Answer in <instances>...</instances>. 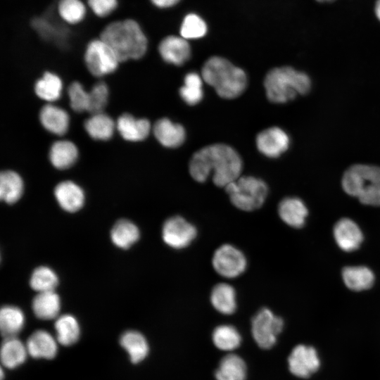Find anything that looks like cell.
<instances>
[{
	"instance_id": "obj_40",
	"label": "cell",
	"mask_w": 380,
	"mask_h": 380,
	"mask_svg": "<svg viewBox=\"0 0 380 380\" xmlns=\"http://www.w3.org/2000/svg\"><path fill=\"white\" fill-rule=\"evenodd\" d=\"M89 93L88 113L91 114L102 113L107 106L109 97V89L103 81L94 84Z\"/></svg>"
},
{
	"instance_id": "obj_31",
	"label": "cell",
	"mask_w": 380,
	"mask_h": 380,
	"mask_svg": "<svg viewBox=\"0 0 380 380\" xmlns=\"http://www.w3.org/2000/svg\"><path fill=\"white\" fill-rule=\"evenodd\" d=\"M25 324V316L18 307L6 305L0 312V329L4 338L16 336Z\"/></svg>"
},
{
	"instance_id": "obj_33",
	"label": "cell",
	"mask_w": 380,
	"mask_h": 380,
	"mask_svg": "<svg viewBox=\"0 0 380 380\" xmlns=\"http://www.w3.org/2000/svg\"><path fill=\"white\" fill-rule=\"evenodd\" d=\"M57 341L63 346H70L77 341L80 329L77 320L71 315L58 317L55 322Z\"/></svg>"
},
{
	"instance_id": "obj_29",
	"label": "cell",
	"mask_w": 380,
	"mask_h": 380,
	"mask_svg": "<svg viewBox=\"0 0 380 380\" xmlns=\"http://www.w3.org/2000/svg\"><path fill=\"white\" fill-rule=\"evenodd\" d=\"M121 346L127 352L133 363L144 360L149 350L145 337L137 331H127L120 337Z\"/></svg>"
},
{
	"instance_id": "obj_14",
	"label": "cell",
	"mask_w": 380,
	"mask_h": 380,
	"mask_svg": "<svg viewBox=\"0 0 380 380\" xmlns=\"http://www.w3.org/2000/svg\"><path fill=\"white\" fill-rule=\"evenodd\" d=\"M116 129L125 140L137 142L147 138L151 125L146 118H137L129 113H123L117 119Z\"/></svg>"
},
{
	"instance_id": "obj_15",
	"label": "cell",
	"mask_w": 380,
	"mask_h": 380,
	"mask_svg": "<svg viewBox=\"0 0 380 380\" xmlns=\"http://www.w3.org/2000/svg\"><path fill=\"white\" fill-rule=\"evenodd\" d=\"M39 119L42 127L55 135L63 136L68 130V113L65 109L53 103H46L42 107Z\"/></svg>"
},
{
	"instance_id": "obj_12",
	"label": "cell",
	"mask_w": 380,
	"mask_h": 380,
	"mask_svg": "<svg viewBox=\"0 0 380 380\" xmlns=\"http://www.w3.org/2000/svg\"><path fill=\"white\" fill-rule=\"evenodd\" d=\"M289 144L286 133L277 127L260 132L256 137V146L260 152L269 158H277L285 152Z\"/></svg>"
},
{
	"instance_id": "obj_25",
	"label": "cell",
	"mask_w": 380,
	"mask_h": 380,
	"mask_svg": "<svg viewBox=\"0 0 380 380\" xmlns=\"http://www.w3.org/2000/svg\"><path fill=\"white\" fill-rule=\"evenodd\" d=\"M27 354L26 345L16 336L4 338L1 348V361L5 367L13 369L22 365Z\"/></svg>"
},
{
	"instance_id": "obj_1",
	"label": "cell",
	"mask_w": 380,
	"mask_h": 380,
	"mask_svg": "<svg viewBox=\"0 0 380 380\" xmlns=\"http://www.w3.org/2000/svg\"><path fill=\"white\" fill-rule=\"evenodd\" d=\"M242 160L231 146L215 144L205 146L192 156L189 170L198 182H204L212 175L219 187H226L241 177Z\"/></svg>"
},
{
	"instance_id": "obj_38",
	"label": "cell",
	"mask_w": 380,
	"mask_h": 380,
	"mask_svg": "<svg viewBox=\"0 0 380 380\" xmlns=\"http://www.w3.org/2000/svg\"><path fill=\"white\" fill-rule=\"evenodd\" d=\"M207 30V25L202 18L196 13H189L183 19L180 34L185 39H195L203 37Z\"/></svg>"
},
{
	"instance_id": "obj_44",
	"label": "cell",
	"mask_w": 380,
	"mask_h": 380,
	"mask_svg": "<svg viewBox=\"0 0 380 380\" xmlns=\"http://www.w3.org/2000/svg\"><path fill=\"white\" fill-rule=\"evenodd\" d=\"M316 1L323 3V2H331V1H333L334 0H316Z\"/></svg>"
},
{
	"instance_id": "obj_9",
	"label": "cell",
	"mask_w": 380,
	"mask_h": 380,
	"mask_svg": "<svg viewBox=\"0 0 380 380\" xmlns=\"http://www.w3.org/2000/svg\"><path fill=\"white\" fill-rule=\"evenodd\" d=\"M211 262L216 273L225 279L239 277L246 271L248 265L244 253L230 243L220 246L215 251Z\"/></svg>"
},
{
	"instance_id": "obj_23",
	"label": "cell",
	"mask_w": 380,
	"mask_h": 380,
	"mask_svg": "<svg viewBox=\"0 0 380 380\" xmlns=\"http://www.w3.org/2000/svg\"><path fill=\"white\" fill-rule=\"evenodd\" d=\"M84 127L91 139L97 141H108L112 138L116 129V122L110 116L102 112L91 114L85 120Z\"/></svg>"
},
{
	"instance_id": "obj_42",
	"label": "cell",
	"mask_w": 380,
	"mask_h": 380,
	"mask_svg": "<svg viewBox=\"0 0 380 380\" xmlns=\"http://www.w3.org/2000/svg\"><path fill=\"white\" fill-rule=\"evenodd\" d=\"M180 0H150L156 7L160 8H170L177 4Z\"/></svg>"
},
{
	"instance_id": "obj_5",
	"label": "cell",
	"mask_w": 380,
	"mask_h": 380,
	"mask_svg": "<svg viewBox=\"0 0 380 380\" xmlns=\"http://www.w3.org/2000/svg\"><path fill=\"white\" fill-rule=\"evenodd\" d=\"M343 190L365 205H380V167L355 165L342 178Z\"/></svg>"
},
{
	"instance_id": "obj_10",
	"label": "cell",
	"mask_w": 380,
	"mask_h": 380,
	"mask_svg": "<svg viewBox=\"0 0 380 380\" xmlns=\"http://www.w3.org/2000/svg\"><path fill=\"white\" fill-rule=\"evenodd\" d=\"M196 226L180 215L167 218L162 227L164 243L175 250L184 249L190 246L197 236Z\"/></svg>"
},
{
	"instance_id": "obj_24",
	"label": "cell",
	"mask_w": 380,
	"mask_h": 380,
	"mask_svg": "<svg viewBox=\"0 0 380 380\" xmlns=\"http://www.w3.org/2000/svg\"><path fill=\"white\" fill-rule=\"evenodd\" d=\"M35 94L47 103L58 100L63 91V82L54 72H45L34 86Z\"/></svg>"
},
{
	"instance_id": "obj_34",
	"label": "cell",
	"mask_w": 380,
	"mask_h": 380,
	"mask_svg": "<svg viewBox=\"0 0 380 380\" xmlns=\"http://www.w3.org/2000/svg\"><path fill=\"white\" fill-rule=\"evenodd\" d=\"M139 238V230L132 222L121 220L117 222L110 232L113 243L119 248H127Z\"/></svg>"
},
{
	"instance_id": "obj_18",
	"label": "cell",
	"mask_w": 380,
	"mask_h": 380,
	"mask_svg": "<svg viewBox=\"0 0 380 380\" xmlns=\"http://www.w3.org/2000/svg\"><path fill=\"white\" fill-rule=\"evenodd\" d=\"M54 195L60 206L68 212H75L84 204V194L82 189L72 181L58 184L54 189Z\"/></svg>"
},
{
	"instance_id": "obj_36",
	"label": "cell",
	"mask_w": 380,
	"mask_h": 380,
	"mask_svg": "<svg viewBox=\"0 0 380 380\" xmlns=\"http://www.w3.org/2000/svg\"><path fill=\"white\" fill-rule=\"evenodd\" d=\"M202 79L196 72H189L185 75L184 85L179 89V94L187 104L196 105L202 100Z\"/></svg>"
},
{
	"instance_id": "obj_8",
	"label": "cell",
	"mask_w": 380,
	"mask_h": 380,
	"mask_svg": "<svg viewBox=\"0 0 380 380\" xmlns=\"http://www.w3.org/2000/svg\"><path fill=\"white\" fill-rule=\"evenodd\" d=\"M283 319L267 308L260 309L252 318L251 332L258 346L263 349L273 347L284 327Z\"/></svg>"
},
{
	"instance_id": "obj_17",
	"label": "cell",
	"mask_w": 380,
	"mask_h": 380,
	"mask_svg": "<svg viewBox=\"0 0 380 380\" xmlns=\"http://www.w3.org/2000/svg\"><path fill=\"white\" fill-rule=\"evenodd\" d=\"M153 132L159 143L167 148L179 146L186 137L184 127L178 123L172 122L168 118L157 120L153 125Z\"/></svg>"
},
{
	"instance_id": "obj_13",
	"label": "cell",
	"mask_w": 380,
	"mask_h": 380,
	"mask_svg": "<svg viewBox=\"0 0 380 380\" xmlns=\"http://www.w3.org/2000/svg\"><path fill=\"white\" fill-rule=\"evenodd\" d=\"M158 51L165 62L176 65H183L191 56V47L187 40L175 35L163 39L158 45Z\"/></svg>"
},
{
	"instance_id": "obj_43",
	"label": "cell",
	"mask_w": 380,
	"mask_h": 380,
	"mask_svg": "<svg viewBox=\"0 0 380 380\" xmlns=\"http://www.w3.org/2000/svg\"><path fill=\"white\" fill-rule=\"evenodd\" d=\"M374 13L377 19L380 21V0H376L375 3Z\"/></svg>"
},
{
	"instance_id": "obj_41",
	"label": "cell",
	"mask_w": 380,
	"mask_h": 380,
	"mask_svg": "<svg viewBox=\"0 0 380 380\" xmlns=\"http://www.w3.org/2000/svg\"><path fill=\"white\" fill-rule=\"evenodd\" d=\"M88 9L99 18H106L113 14L119 5L118 0H86Z\"/></svg>"
},
{
	"instance_id": "obj_39",
	"label": "cell",
	"mask_w": 380,
	"mask_h": 380,
	"mask_svg": "<svg viewBox=\"0 0 380 380\" xmlns=\"http://www.w3.org/2000/svg\"><path fill=\"white\" fill-rule=\"evenodd\" d=\"M68 95L72 110L76 113L88 112L89 93L80 82L75 81L69 85Z\"/></svg>"
},
{
	"instance_id": "obj_32",
	"label": "cell",
	"mask_w": 380,
	"mask_h": 380,
	"mask_svg": "<svg viewBox=\"0 0 380 380\" xmlns=\"http://www.w3.org/2000/svg\"><path fill=\"white\" fill-rule=\"evenodd\" d=\"M23 192L21 177L12 170L3 171L0 175V197L6 203L16 202Z\"/></svg>"
},
{
	"instance_id": "obj_26",
	"label": "cell",
	"mask_w": 380,
	"mask_h": 380,
	"mask_svg": "<svg viewBox=\"0 0 380 380\" xmlns=\"http://www.w3.org/2000/svg\"><path fill=\"white\" fill-rule=\"evenodd\" d=\"M32 310L34 315L42 319H51L58 315L61 301L58 295L54 291L38 293L34 298Z\"/></svg>"
},
{
	"instance_id": "obj_27",
	"label": "cell",
	"mask_w": 380,
	"mask_h": 380,
	"mask_svg": "<svg viewBox=\"0 0 380 380\" xmlns=\"http://www.w3.org/2000/svg\"><path fill=\"white\" fill-rule=\"evenodd\" d=\"M342 277L346 286L356 291L371 288L374 281L372 271L365 266L346 267L343 269Z\"/></svg>"
},
{
	"instance_id": "obj_4",
	"label": "cell",
	"mask_w": 380,
	"mask_h": 380,
	"mask_svg": "<svg viewBox=\"0 0 380 380\" xmlns=\"http://www.w3.org/2000/svg\"><path fill=\"white\" fill-rule=\"evenodd\" d=\"M264 86L270 101L282 103L307 94L311 82L305 73L284 66L270 70L265 76Z\"/></svg>"
},
{
	"instance_id": "obj_19",
	"label": "cell",
	"mask_w": 380,
	"mask_h": 380,
	"mask_svg": "<svg viewBox=\"0 0 380 380\" xmlns=\"http://www.w3.org/2000/svg\"><path fill=\"white\" fill-rule=\"evenodd\" d=\"M308 209L303 201L296 197H286L278 205V214L281 220L287 225L300 228L308 216Z\"/></svg>"
},
{
	"instance_id": "obj_21",
	"label": "cell",
	"mask_w": 380,
	"mask_h": 380,
	"mask_svg": "<svg viewBox=\"0 0 380 380\" xmlns=\"http://www.w3.org/2000/svg\"><path fill=\"white\" fill-rule=\"evenodd\" d=\"M79 151L77 146L71 141L61 139L51 146L49 158L51 165L58 170H66L77 160Z\"/></svg>"
},
{
	"instance_id": "obj_11",
	"label": "cell",
	"mask_w": 380,
	"mask_h": 380,
	"mask_svg": "<svg viewBox=\"0 0 380 380\" xmlns=\"http://www.w3.org/2000/svg\"><path fill=\"white\" fill-rule=\"evenodd\" d=\"M290 372L301 379H308L316 373L321 365L317 350L312 346L298 344L288 357Z\"/></svg>"
},
{
	"instance_id": "obj_28",
	"label": "cell",
	"mask_w": 380,
	"mask_h": 380,
	"mask_svg": "<svg viewBox=\"0 0 380 380\" xmlns=\"http://www.w3.org/2000/svg\"><path fill=\"white\" fill-rule=\"evenodd\" d=\"M215 376L217 380H245L246 363L236 354L227 355L220 360Z\"/></svg>"
},
{
	"instance_id": "obj_30",
	"label": "cell",
	"mask_w": 380,
	"mask_h": 380,
	"mask_svg": "<svg viewBox=\"0 0 380 380\" xmlns=\"http://www.w3.org/2000/svg\"><path fill=\"white\" fill-rule=\"evenodd\" d=\"M88 7L83 0H58L56 11L60 19L69 25H76L85 20Z\"/></svg>"
},
{
	"instance_id": "obj_37",
	"label": "cell",
	"mask_w": 380,
	"mask_h": 380,
	"mask_svg": "<svg viewBox=\"0 0 380 380\" xmlns=\"http://www.w3.org/2000/svg\"><path fill=\"white\" fill-rule=\"evenodd\" d=\"M58 283V279L56 273L45 266L36 268L30 281L32 289L38 293L54 291Z\"/></svg>"
},
{
	"instance_id": "obj_16",
	"label": "cell",
	"mask_w": 380,
	"mask_h": 380,
	"mask_svg": "<svg viewBox=\"0 0 380 380\" xmlns=\"http://www.w3.org/2000/svg\"><path fill=\"white\" fill-rule=\"evenodd\" d=\"M334 236L338 246L348 252L358 248L363 240L360 227L348 218L341 219L336 223Z\"/></svg>"
},
{
	"instance_id": "obj_35",
	"label": "cell",
	"mask_w": 380,
	"mask_h": 380,
	"mask_svg": "<svg viewBox=\"0 0 380 380\" xmlns=\"http://www.w3.org/2000/svg\"><path fill=\"white\" fill-rule=\"evenodd\" d=\"M214 345L220 350L231 351L237 348L241 341L239 331L232 325L222 324L217 327L212 335Z\"/></svg>"
},
{
	"instance_id": "obj_3",
	"label": "cell",
	"mask_w": 380,
	"mask_h": 380,
	"mask_svg": "<svg viewBox=\"0 0 380 380\" xmlns=\"http://www.w3.org/2000/svg\"><path fill=\"white\" fill-rule=\"evenodd\" d=\"M201 75L203 80L224 99L236 98L246 88L245 72L220 56L208 58L202 68Z\"/></svg>"
},
{
	"instance_id": "obj_20",
	"label": "cell",
	"mask_w": 380,
	"mask_h": 380,
	"mask_svg": "<svg viewBox=\"0 0 380 380\" xmlns=\"http://www.w3.org/2000/svg\"><path fill=\"white\" fill-rule=\"evenodd\" d=\"M25 345L28 354L34 358L52 359L58 351L56 339L44 330L34 331Z\"/></svg>"
},
{
	"instance_id": "obj_7",
	"label": "cell",
	"mask_w": 380,
	"mask_h": 380,
	"mask_svg": "<svg viewBox=\"0 0 380 380\" xmlns=\"http://www.w3.org/2000/svg\"><path fill=\"white\" fill-rule=\"evenodd\" d=\"M84 59L89 72L97 77L113 73L120 63L113 49L100 37L88 42Z\"/></svg>"
},
{
	"instance_id": "obj_2",
	"label": "cell",
	"mask_w": 380,
	"mask_h": 380,
	"mask_svg": "<svg viewBox=\"0 0 380 380\" xmlns=\"http://www.w3.org/2000/svg\"><path fill=\"white\" fill-rule=\"evenodd\" d=\"M99 37L113 49L120 62L139 59L148 49L146 35L140 24L131 18L109 22Z\"/></svg>"
},
{
	"instance_id": "obj_6",
	"label": "cell",
	"mask_w": 380,
	"mask_h": 380,
	"mask_svg": "<svg viewBox=\"0 0 380 380\" xmlns=\"http://www.w3.org/2000/svg\"><path fill=\"white\" fill-rule=\"evenodd\" d=\"M224 189L232 204L246 212L262 207L268 194L266 183L253 176H241Z\"/></svg>"
},
{
	"instance_id": "obj_22",
	"label": "cell",
	"mask_w": 380,
	"mask_h": 380,
	"mask_svg": "<svg viewBox=\"0 0 380 380\" xmlns=\"http://www.w3.org/2000/svg\"><path fill=\"white\" fill-rule=\"evenodd\" d=\"M210 300L213 307L223 315H232L236 309V292L228 283L215 284L211 290Z\"/></svg>"
}]
</instances>
